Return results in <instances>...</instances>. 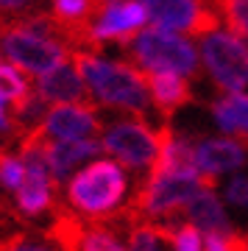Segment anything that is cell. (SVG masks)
I'll use <instances>...</instances> for the list:
<instances>
[{"label":"cell","instance_id":"1","mask_svg":"<svg viewBox=\"0 0 248 251\" xmlns=\"http://www.w3.org/2000/svg\"><path fill=\"white\" fill-rule=\"evenodd\" d=\"M73 64L84 84L89 87L92 98H98L106 106H117L137 115V120H145L151 112V95L145 87V78L137 67L125 62H106L95 53H70Z\"/></svg>","mask_w":248,"mask_h":251},{"label":"cell","instance_id":"2","mask_svg":"<svg viewBox=\"0 0 248 251\" xmlns=\"http://www.w3.org/2000/svg\"><path fill=\"white\" fill-rule=\"evenodd\" d=\"M128 201V176L115 159H98L67 181V206L89 224H106Z\"/></svg>","mask_w":248,"mask_h":251},{"label":"cell","instance_id":"3","mask_svg":"<svg viewBox=\"0 0 248 251\" xmlns=\"http://www.w3.org/2000/svg\"><path fill=\"white\" fill-rule=\"evenodd\" d=\"M123 50L131 59V67L140 73H176L181 78L198 75V53L184 36L162 28H145L134 36Z\"/></svg>","mask_w":248,"mask_h":251},{"label":"cell","instance_id":"4","mask_svg":"<svg viewBox=\"0 0 248 251\" xmlns=\"http://www.w3.org/2000/svg\"><path fill=\"white\" fill-rule=\"evenodd\" d=\"M162 134L165 126L153 131L145 120H117L103 131V151L123 162L131 171H153V165L159 159L162 151Z\"/></svg>","mask_w":248,"mask_h":251},{"label":"cell","instance_id":"5","mask_svg":"<svg viewBox=\"0 0 248 251\" xmlns=\"http://www.w3.org/2000/svg\"><path fill=\"white\" fill-rule=\"evenodd\" d=\"M201 59L218 87L234 95L248 87V48L243 39L223 31L201 36Z\"/></svg>","mask_w":248,"mask_h":251},{"label":"cell","instance_id":"6","mask_svg":"<svg viewBox=\"0 0 248 251\" xmlns=\"http://www.w3.org/2000/svg\"><path fill=\"white\" fill-rule=\"evenodd\" d=\"M0 50L31 75H45V73L56 70L70 56V50L62 48L59 42L28 34L14 23H0Z\"/></svg>","mask_w":248,"mask_h":251},{"label":"cell","instance_id":"7","mask_svg":"<svg viewBox=\"0 0 248 251\" xmlns=\"http://www.w3.org/2000/svg\"><path fill=\"white\" fill-rule=\"evenodd\" d=\"M153 28L162 31H184L193 36L215 34L221 17L206 9L201 0H140Z\"/></svg>","mask_w":248,"mask_h":251},{"label":"cell","instance_id":"8","mask_svg":"<svg viewBox=\"0 0 248 251\" xmlns=\"http://www.w3.org/2000/svg\"><path fill=\"white\" fill-rule=\"evenodd\" d=\"M42 137L59 140V143H78V140H92L103 131V123L98 117V106H56L45 115Z\"/></svg>","mask_w":248,"mask_h":251},{"label":"cell","instance_id":"9","mask_svg":"<svg viewBox=\"0 0 248 251\" xmlns=\"http://www.w3.org/2000/svg\"><path fill=\"white\" fill-rule=\"evenodd\" d=\"M145 20H148V14L142 9V3H134V0H109L103 14L92 25V42L98 48L103 45L106 39L120 42V45H128L134 36L140 34Z\"/></svg>","mask_w":248,"mask_h":251},{"label":"cell","instance_id":"10","mask_svg":"<svg viewBox=\"0 0 248 251\" xmlns=\"http://www.w3.org/2000/svg\"><path fill=\"white\" fill-rule=\"evenodd\" d=\"M36 92L42 95L45 103H59V106H95V98L75 67L59 64L56 70L39 75Z\"/></svg>","mask_w":248,"mask_h":251},{"label":"cell","instance_id":"11","mask_svg":"<svg viewBox=\"0 0 248 251\" xmlns=\"http://www.w3.org/2000/svg\"><path fill=\"white\" fill-rule=\"evenodd\" d=\"M148 176H201L198 165H195V143L184 134H176L165 123L159 159Z\"/></svg>","mask_w":248,"mask_h":251},{"label":"cell","instance_id":"12","mask_svg":"<svg viewBox=\"0 0 248 251\" xmlns=\"http://www.w3.org/2000/svg\"><path fill=\"white\" fill-rule=\"evenodd\" d=\"M246 162V145L237 140H201L195 143V165L201 176H218L226 171H237Z\"/></svg>","mask_w":248,"mask_h":251},{"label":"cell","instance_id":"13","mask_svg":"<svg viewBox=\"0 0 248 251\" xmlns=\"http://www.w3.org/2000/svg\"><path fill=\"white\" fill-rule=\"evenodd\" d=\"M103 153V145L98 140H78V143H48L45 148V165H48V173H50V181L56 184H64L67 173L78 165V162L89 159V156H98Z\"/></svg>","mask_w":248,"mask_h":251},{"label":"cell","instance_id":"14","mask_svg":"<svg viewBox=\"0 0 248 251\" xmlns=\"http://www.w3.org/2000/svg\"><path fill=\"white\" fill-rule=\"evenodd\" d=\"M181 212H184L181 221L190 224L198 234H229L231 232L226 209H223L221 198L215 196V190H204L201 196H195Z\"/></svg>","mask_w":248,"mask_h":251},{"label":"cell","instance_id":"15","mask_svg":"<svg viewBox=\"0 0 248 251\" xmlns=\"http://www.w3.org/2000/svg\"><path fill=\"white\" fill-rule=\"evenodd\" d=\"M145 78V87H148V95L156 103L165 117L176 115L181 106H187L193 100V90L181 75L176 73H142Z\"/></svg>","mask_w":248,"mask_h":251},{"label":"cell","instance_id":"16","mask_svg":"<svg viewBox=\"0 0 248 251\" xmlns=\"http://www.w3.org/2000/svg\"><path fill=\"white\" fill-rule=\"evenodd\" d=\"M212 115L226 134L240 137L243 145L248 143V95L246 92H234V95H226V98L215 100Z\"/></svg>","mask_w":248,"mask_h":251},{"label":"cell","instance_id":"17","mask_svg":"<svg viewBox=\"0 0 248 251\" xmlns=\"http://www.w3.org/2000/svg\"><path fill=\"white\" fill-rule=\"evenodd\" d=\"M178 226L181 224H170V221H159V224H134L128 229V251H159V243L168 240L173 243Z\"/></svg>","mask_w":248,"mask_h":251},{"label":"cell","instance_id":"18","mask_svg":"<svg viewBox=\"0 0 248 251\" xmlns=\"http://www.w3.org/2000/svg\"><path fill=\"white\" fill-rule=\"evenodd\" d=\"M73 251H125V249H123V243H120V237H117V232L112 226L84 221Z\"/></svg>","mask_w":248,"mask_h":251},{"label":"cell","instance_id":"19","mask_svg":"<svg viewBox=\"0 0 248 251\" xmlns=\"http://www.w3.org/2000/svg\"><path fill=\"white\" fill-rule=\"evenodd\" d=\"M0 251H64L59 243H53L45 232H11L0 234Z\"/></svg>","mask_w":248,"mask_h":251},{"label":"cell","instance_id":"20","mask_svg":"<svg viewBox=\"0 0 248 251\" xmlns=\"http://www.w3.org/2000/svg\"><path fill=\"white\" fill-rule=\"evenodd\" d=\"M215 14L226 23L231 36H248V0H215Z\"/></svg>","mask_w":248,"mask_h":251},{"label":"cell","instance_id":"21","mask_svg":"<svg viewBox=\"0 0 248 251\" xmlns=\"http://www.w3.org/2000/svg\"><path fill=\"white\" fill-rule=\"evenodd\" d=\"M31 92V84L17 67H11V64H0V100L3 103H17L23 100Z\"/></svg>","mask_w":248,"mask_h":251},{"label":"cell","instance_id":"22","mask_svg":"<svg viewBox=\"0 0 248 251\" xmlns=\"http://www.w3.org/2000/svg\"><path fill=\"white\" fill-rule=\"evenodd\" d=\"M23 162L17 153H11L6 145H0V187L6 193H17V187L23 184Z\"/></svg>","mask_w":248,"mask_h":251},{"label":"cell","instance_id":"23","mask_svg":"<svg viewBox=\"0 0 248 251\" xmlns=\"http://www.w3.org/2000/svg\"><path fill=\"white\" fill-rule=\"evenodd\" d=\"M36 3L39 0H0V23H9V20L34 14Z\"/></svg>","mask_w":248,"mask_h":251},{"label":"cell","instance_id":"24","mask_svg":"<svg viewBox=\"0 0 248 251\" xmlns=\"http://www.w3.org/2000/svg\"><path fill=\"white\" fill-rule=\"evenodd\" d=\"M201 249H204L201 234L195 232L190 224H181V226H178L176 237H173V251H201Z\"/></svg>","mask_w":248,"mask_h":251},{"label":"cell","instance_id":"25","mask_svg":"<svg viewBox=\"0 0 248 251\" xmlns=\"http://www.w3.org/2000/svg\"><path fill=\"white\" fill-rule=\"evenodd\" d=\"M226 198H229L231 204L248 209V176H234L229 181V187H226Z\"/></svg>","mask_w":248,"mask_h":251},{"label":"cell","instance_id":"26","mask_svg":"<svg viewBox=\"0 0 248 251\" xmlns=\"http://www.w3.org/2000/svg\"><path fill=\"white\" fill-rule=\"evenodd\" d=\"M0 134H6L11 140V115H9V109H6L3 100H0Z\"/></svg>","mask_w":248,"mask_h":251},{"label":"cell","instance_id":"27","mask_svg":"<svg viewBox=\"0 0 248 251\" xmlns=\"http://www.w3.org/2000/svg\"><path fill=\"white\" fill-rule=\"evenodd\" d=\"M243 45H246V48H248V36H246V39H243Z\"/></svg>","mask_w":248,"mask_h":251}]
</instances>
